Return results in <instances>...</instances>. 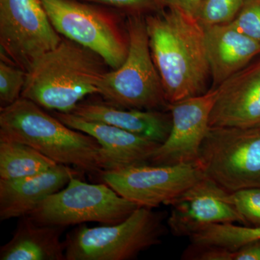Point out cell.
I'll use <instances>...</instances> for the list:
<instances>
[{"instance_id":"277c9868","label":"cell","mask_w":260,"mask_h":260,"mask_svg":"<svg viewBox=\"0 0 260 260\" xmlns=\"http://www.w3.org/2000/svg\"><path fill=\"white\" fill-rule=\"evenodd\" d=\"M126 30L129 49L125 60L117 69L104 73L98 83V94L118 107L168 110L169 104L152 56L145 15H129Z\"/></svg>"},{"instance_id":"ac0fdd59","label":"cell","mask_w":260,"mask_h":260,"mask_svg":"<svg viewBox=\"0 0 260 260\" xmlns=\"http://www.w3.org/2000/svg\"><path fill=\"white\" fill-rule=\"evenodd\" d=\"M66 227L38 225L29 215L21 217L9 242L0 248L1 260H65Z\"/></svg>"},{"instance_id":"9a60e30c","label":"cell","mask_w":260,"mask_h":260,"mask_svg":"<svg viewBox=\"0 0 260 260\" xmlns=\"http://www.w3.org/2000/svg\"><path fill=\"white\" fill-rule=\"evenodd\" d=\"M82 174L70 166L57 164L30 177L0 179V220L28 215L44 200L66 186L72 177H80Z\"/></svg>"},{"instance_id":"e0dca14e","label":"cell","mask_w":260,"mask_h":260,"mask_svg":"<svg viewBox=\"0 0 260 260\" xmlns=\"http://www.w3.org/2000/svg\"><path fill=\"white\" fill-rule=\"evenodd\" d=\"M86 120L105 123L156 143H164L170 133L172 116L162 110H139L106 102H80L73 112Z\"/></svg>"},{"instance_id":"3957f363","label":"cell","mask_w":260,"mask_h":260,"mask_svg":"<svg viewBox=\"0 0 260 260\" xmlns=\"http://www.w3.org/2000/svg\"><path fill=\"white\" fill-rule=\"evenodd\" d=\"M106 65L93 51L62 39L27 72L21 97L47 110L72 112L84 98L98 94Z\"/></svg>"},{"instance_id":"7a4b0ae2","label":"cell","mask_w":260,"mask_h":260,"mask_svg":"<svg viewBox=\"0 0 260 260\" xmlns=\"http://www.w3.org/2000/svg\"><path fill=\"white\" fill-rule=\"evenodd\" d=\"M0 138L28 145L56 164L83 173L103 172L102 146L95 138L67 126L25 98L1 107Z\"/></svg>"},{"instance_id":"5bb4252c","label":"cell","mask_w":260,"mask_h":260,"mask_svg":"<svg viewBox=\"0 0 260 260\" xmlns=\"http://www.w3.org/2000/svg\"><path fill=\"white\" fill-rule=\"evenodd\" d=\"M217 88L210 126L260 125V56Z\"/></svg>"},{"instance_id":"8992f818","label":"cell","mask_w":260,"mask_h":260,"mask_svg":"<svg viewBox=\"0 0 260 260\" xmlns=\"http://www.w3.org/2000/svg\"><path fill=\"white\" fill-rule=\"evenodd\" d=\"M197 164L230 192L260 188V125L210 126Z\"/></svg>"},{"instance_id":"4316f807","label":"cell","mask_w":260,"mask_h":260,"mask_svg":"<svg viewBox=\"0 0 260 260\" xmlns=\"http://www.w3.org/2000/svg\"><path fill=\"white\" fill-rule=\"evenodd\" d=\"M172 4L175 5L186 14L196 18L200 7L204 0H171Z\"/></svg>"},{"instance_id":"52a82bcc","label":"cell","mask_w":260,"mask_h":260,"mask_svg":"<svg viewBox=\"0 0 260 260\" xmlns=\"http://www.w3.org/2000/svg\"><path fill=\"white\" fill-rule=\"evenodd\" d=\"M139 207L105 183L88 184L73 177L64 189L44 200L28 215L41 225L67 227L90 222L114 225Z\"/></svg>"},{"instance_id":"7402d4cb","label":"cell","mask_w":260,"mask_h":260,"mask_svg":"<svg viewBox=\"0 0 260 260\" xmlns=\"http://www.w3.org/2000/svg\"><path fill=\"white\" fill-rule=\"evenodd\" d=\"M27 72L8 61H0V102L5 107L21 97Z\"/></svg>"},{"instance_id":"44dd1931","label":"cell","mask_w":260,"mask_h":260,"mask_svg":"<svg viewBox=\"0 0 260 260\" xmlns=\"http://www.w3.org/2000/svg\"><path fill=\"white\" fill-rule=\"evenodd\" d=\"M246 0H204L196 19L204 28L229 23L236 18Z\"/></svg>"},{"instance_id":"9c48e42d","label":"cell","mask_w":260,"mask_h":260,"mask_svg":"<svg viewBox=\"0 0 260 260\" xmlns=\"http://www.w3.org/2000/svg\"><path fill=\"white\" fill-rule=\"evenodd\" d=\"M62 40L41 0H0L1 59L28 72Z\"/></svg>"},{"instance_id":"7c38bea8","label":"cell","mask_w":260,"mask_h":260,"mask_svg":"<svg viewBox=\"0 0 260 260\" xmlns=\"http://www.w3.org/2000/svg\"><path fill=\"white\" fill-rule=\"evenodd\" d=\"M168 225L179 237H190L210 224L240 223L244 221L237 210L233 193L204 177L172 203Z\"/></svg>"},{"instance_id":"5b68a950","label":"cell","mask_w":260,"mask_h":260,"mask_svg":"<svg viewBox=\"0 0 260 260\" xmlns=\"http://www.w3.org/2000/svg\"><path fill=\"white\" fill-rule=\"evenodd\" d=\"M164 214L139 207L120 223L70 232L64 243L65 260H129L160 244L166 232Z\"/></svg>"},{"instance_id":"ba28073f","label":"cell","mask_w":260,"mask_h":260,"mask_svg":"<svg viewBox=\"0 0 260 260\" xmlns=\"http://www.w3.org/2000/svg\"><path fill=\"white\" fill-rule=\"evenodd\" d=\"M56 31L116 70L129 49L127 32L114 15L76 0H41Z\"/></svg>"},{"instance_id":"8fae6325","label":"cell","mask_w":260,"mask_h":260,"mask_svg":"<svg viewBox=\"0 0 260 260\" xmlns=\"http://www.w3.org/2000/svg\"><path fill=\"white\" fill-rule=\"evenodd\" d=\"M218 88L169 104L172 126L167 140L150 160L154 165L197 164L200 147L210 128V117L218 96Z\"/></svg>"},{"instance_id":"d6986e66","label":"cell","mask_w":260,"mask_h":260,"mask_svg":"<svg viewBox=\"0 0 260 260\" xmlns=\"http://www.w3.org/2000/svg\"><path fill=\"white\" fill-rule=\"evenodd\" d=\"M58 164L24 143L0 138V179L13 180L40 174Z\"/></svg>"},{"instance_id":"484cf974","label":"cell","mask_w":260,"mask_h":260,"mask_svg":"<svg viewBox=\"0 0 260 260\" xmlns=\"http://www.w3.org/2000/svg\"><path fill=\"white\" fill-rule=\"evenodd\" d=\"M232 260H260V240L248 243L233 250Z\"/></svg>"},{"instance_id":"2e32d148","label":"cell","mask_w":260,"mask_h":260,"mask_svg":"<svg viewBox=\"0 0 260 260\" xmlns=\"http://www.w3.org/2000/svg\"><path fill=\"white\" fill-rule=\"evenodd\" d=\"M205 28V49L213 88H216L260 56V42L232 23Z\"/></svg>"},{"instance_id":"cb8c5ba5","label":"cell","mask_w":260,"mask_h":260,"mask_svg":"<svg viewBox=\"0 0 260 260\" xmlns=\"http://www.w3.org/2000/svg\"><path fill=\"white\" fill-rule=\"evenodd\" d=\"M231 23L247 37L260 42V0H246Z\"/></svg>"},{"instance_id":"30bf717a","label":"cell","mask_w":260,"mask_h":260,"mask_svg":"<svg viewBox=\"0 0 260 260\" xmlns=\"http://www.w3.org/2000/svg\"><path fill=\"white\" fill-rule=\"evenodd\" d=\"M99 176L123 198L153 209L169 205L205 177L198 164H139L104 171Z\"/></svg>"},{"instance_id":"603a6c76","label":"cell","mask_w":260,"mask_h":260,"mask_svg":"<svg viewBox=\"0 0 260 260\" xmlns=\"http://www.w3.org/2000/svg\"><path fill=\"white\" fill-rule=\"evenodd\" d=\"M234 203L244 225L260 228V188H248L233 192Z\"/></svg>"},{"instance_id":"ffe728a7","label":"cell","mask_w":260,"mask_h":260,"mask_svg":"<svg viewBox=\"0 0 260 260\" xmlns=\"http://www.w3.org/2000/svg\"><path fill=\"white\" fill-rule=\"evenodd\" d=\"M194 245L219 246L235 250L254 241L260 240V228L235 223L210 224L189 237Z\"/></svg>"},{"instance_id":"4fadbf2b","label":"cell","mask_w":260,"mask_h":260,"mask_svg":"<svg viewBox=\"0 0 260 260\" xmlns=\"http://www.w3.org/2000/svg\"><path fill=\"white\" fill-rule=\"evenodd\" d=\"M53 115L67 126L93 137L102 146L103 172L129 166L150 164L160 143L116 126L86 120L72 113Z\"/></svg>"},{"instance_id":"6da1fadb","label":"cell","mask_w":260,"mask_h":260,"mask_svg":"<svg viewBox=\"0 0 260 260\" xmlns=\"http://www.w3.org/2000/svg\"><path fill=\"white\" fill-rule=\"evenodd\" d=\"M150 51L169 104L208 91L205 28L174 5L145 15Z\"/></svg>"},{"instance_id":"d4e9b609","label":"cell","mask_w":260,"mask_h":260,"mask_svg":"<svg viewBox=\"0 0 260 260\" xmlns=\"http://www.w3.org/2000/svg\"><path fill=\"white\" fill-rule=\"evenodd\" d=\"M129 13V15H147L172 5L171 0H85Z\"/></svg>"}]
</instances>
